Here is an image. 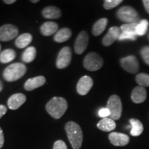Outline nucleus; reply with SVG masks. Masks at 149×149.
<instances>
[{"instance_id":"22","label":"nucleus","mask_w":149,"mask_h":149,"mask_svg":"<svg viewBox=\"0 0 149 149\" xmlns=\"http://www.w3.org/2000/svg\"><path fill=\"white\" fill-rule=\"evenodd\" d=\"M108 19L107 18H102L97 21L93 25L92 33L94 36H99L104 32V30L107 26L108 24Z\"/></svg>"},{"instance_id":"3","label":"nucleus","mask_w":149,"mask_h":149,"mask_svg":"<svg viewBox=\"0 0 149 149\" xmlns=\"http://www.w3.org/2000/svg\"><path fill=\"white\" fill-rule=\"evenodd\" d=\"M27 68L22 63H14L7 67L3 73V78L8 81H15L23 77L26 72Z\"/></svg>"},{"instance_id":"19","label":"nucleus","mask_w":149,"mask_h":149,"mask_svg":"<svg viewBox=\"0 0 149 149\" xmlns=\"http://www.w3.org/2000/svg\"><path fill=\"white\" fill-rule=\"evenodd\" d=\"M72 35L71 30L68 28H63L59 30L57 33H55V37H54V40L57 43H62L66 42L70 38Z\"/></svg>"},{"instance_id":"18","label":"nucleus","mask_w":149,"mask_h":149,"mask_svg":"<svg viewBox=\"0 0 149 149\" xmlns=\"http://www.w3.org/2000/svg\"><path fill=\"white\" fill-rule=\"evenodd\" d=\"M97 126L102 131L110 132L116 128V123L115 120H112L110 117H106L100 120L97 124Z\"/></svg>"},{"instance_id":"10","label":"nucleus","mask_w":149,"mask_h":149,"mask_svg":"<svg viewBox=\"0 0 149 149\" xmlns=\"http://www.w3.org/2000/svg\"><path fill=\"white\" fill-rule=\"evenodd\" d=\"M89 37L88 33L83 31L79 33L74 42V50L78 55H81L86 51L88 44Z\"/></svg>"},{"instance_id":"2","label":"nucleus","mask_w":149,"mask_h":149,"mask_svg":"<svg viewBox=\"0 0 149 149\" xmlns=\"http://www.w3.org/2000/svg\"><path fill=\"white\" fill-rule=\"evenodd\" d=\"M68 109V102L61 97H54L46 104L48 113L55 119H59L64 115Z\"/></svg>"},{"instance_id":"1","label":"nucleus","mask_w":149,"mask_h":149,"mask_svg":"<svg viewBox=\"0 0 149 149\" xmlns=\"http://www.w3.org/2000/svg\"><path fill=\"white\" fill-rule=\"evenodd\" d=\"M68 140L73 149H79L83 141V133L81 128L74 122H68L65 126Z\"/></svg>"},{"instance_id":"37","label":"nucleus","mask_w":149,"mask_h":149,"mask_svg":"<svg viewBox=\"0 0 149 149\" xmlns=\"http://www.w3.org/2000/svg\"><path fill=\"white\" fill-rule=\"evenodd\" d=\"M15 0H4L3 1V2L7 3V4H12V3H13L15 2Z\"/></svg>"},{"instance_id":"5","label":"nucleus","mask_w":149,"mask_h":149,"mask_svg":"<svg viewBox=\"0 0 149 149\" xmlns=\"http://www.w3.org/2000/svg\"><path fill=\"white\" fill-rule=\"evenodd\" d=\"M107 108L109 110L110 118L113 120H118L122 116V103L118 95H113L110 97L107 102Z\"/></svg>"},{"instance_id":"26","label":"nucleus","mask_w":149,"mask_h":149,"mask_svg":"<svg viewBox=\"0 0 149 149\" xmlns=\"http://www.w3.org/2000/svg\"><path fill=\"white\" fill-rule=\"evenodd\" d=\"M149 22L146 19H141L137 24L136 29V34L137 36H143L147 33Z\"/></svg>"},{"instance_id":"30","label":"nucleus","mask_w":149,"mask_h":149,"mask_svg":"<svg viewBox=\"0 0 149 149\" xmlns=\"http://www.w3.org/2000/svg\"><path fill=\"white\" fill-rule=\"evenodd\" d=\"M137 35L135 34V33H128V32H122L119 37L118 40L119 41H123L126 40H136L137 39Z\"/></svg>"},{"instance_id":"40","label":"nucleus","mask_w":149,"mask_h":149,"mask_svg":"<svg viewBox=\"0 0 149 149\" xmlns=\"http://www.w3.org/2000/svg\"><path fill=\"white\" fill-rule=\"evenodd\" d=\"M0 51H1V45H0Z\"/></svg>"},{"instance_id":"31","label":"nucleus","mask_w":149,"mask_h":149,"mask_svg":"<svg viewBox=\"0 0 149 149\" xmlns=\"http://www.w3.org/2000/svg\"><path fill=\"white\" fill-rule=\"evenodd\" d=\"M140 53L145 63L149 66V46H147L143 47L141 49Z\"/></svg>"},{"instance_id":"14","label":"nucleus","mask_w":149,"mask_h":149,"mask_svg":"<svg viewBox=\"0 0 149 149\" xmlns=\"http://www.w3.org/2000/svg\"><path fill=\"white\" fill-rule=\"evenodd\" d=\"M26 101V97L23 93H16L9 97L8 107L11 110H17Z\"/></svg>"},{"instance_id":"34","label":"nucleus","mask_w":149,"mask_h":149,"mask_svg":"<svg viewBox=\"0 0 149 149\" xmlns=\"http://www.w3.org/2000/svg\"><path fill=\"white\" fill-rule=\"evenodd\" d=\"M3 144H4V135L2 129L0 127V148H2Z\"/></svg>"},{"instance_id":"9","label":"nucleus","mask_w":149,"mask_h":149,"mask_svg":"<svg viewBox=\"0 0 149 149\" xmlns=\"http://www.w3.org/2000/svg\"><path fill=\"white\" fill-rule=\"evenodd\" d=\"M120 64L122 68L130 73H137L139 70V61L134 55H129L122 58Z\"/></svg>"},{"instance_id":"7","label":"nucleus","mask_w":149,"mask_h":149,"mask_svg":"<svg viewBox=\"0 0 149 149\" xmlns=\"http://www.w3.org/2000/svg\"><path fill=\"white\" fill-rule=\"evenodd\" d=\"M72 59V52L70 47L65 46L57 55L56 66L59 69H64L69 66Z\"/></svg>"},{"instance_id":"35","label":"nucleus","mask_w":149,"mask_h":149,"mask_svg":"<svg viewBox=\"0 0 149 149\" xmlns=\"http://www.w3.org/2000/svg\"><path fill=\"white\" fill-rule=\"evenodd\" d=\"M7 112V108L3 105H0V118H1Z\"/></svg>"},{"instance_id":"17","label":"nucleus","mask_w":149,"mask_h":149,"mask_svg":"<svg viewBox=\"0 0 149 149\" xmlns=\"http://www.w3.org/2000/svg\"><path fill=\"white\" fill-rule=\"evenodd\" d=\"M40 31L44 36H51L58 31V25L56 22H46L41 26Z\"/></svg>"},{"instance_id":"41","label":"nucleus","mask_w":149,"mask_h":149,"mask_svg":"<svg viewBox=\"0 0 149 149\" xmlns=\"http://www.w3.org/2000/svg\"></svg>"},{"instance_id":"27","label":"nucleus","mask_w":149,"mask_h":149,"mask_svg":"<svg viewBox=\"0 0 149 149\" xmlns=\"http://www.w3.org/2000/svg\"><path fill=\"white\" fill-rule=\"evenodd\" d=\"M136 82L141 86H149V74L146 73H139L136 75Z\"/></svg>"},{"instance_id":"28","label":"nucleus","mask_w":149,"mask_h":149,"mask_svg":"<svg viewBox=\"0 0 149 149\" xmlns=\"http://www.w3.org/2000/svg\"><path fill=\"white\" fill-rule=\"evenodd\" d=\"M137 24H138L136 23L123 24V25L121 26L120 30L122 32H128L136 34V29H137Z\"/></svg>"},{"instance_id":"16","label":"nucleus","mask_w":149,"mask_h":149,"mask_svg":"<svg viewBox=\"0 0 149 149\" xmlns=\"http://www.w3.org/2000/svg\"><path fill=\"white\" fill-rule=\"evenodd\" d=\"M146 90L144 87L139 86L135 87L132 91L131 100L135 104H140L144 102L146 99Z\"/></svg>"},{"instance_id":"38","label":"nucleus","mask_w":149,"mask_h":149,"mask_svg":"<svg viewBox=\"0 0 149 149\" xmlns=\"http://www.w3.org/2000/svg\"><path fill=\"white\" fill-rule=\"evenodd\" d=\"M2 89H3V84L1 81H0V92L2 91Z\"/></svg>"},{"instance_id":"36","label":"nucleus","mask_w":149,"mask_h":149,"mask_svg":"<svg viewBox=\"0 0 149 149\" xmlns=\"http://www.w3.org/2000/svg\"><path fill=\"white\" fill-rule=\"evenodd\" d=\"M143 4L144 6L145 10L149 14V0H144L143 1Z\"/></svg>"},{"instance_id":"21","label":"nucleus","mask_w":149,"mask_h":149,"mask_svg":"<svg viewBox=\"0 0 149 149\" xmlns=\"http://www.w3.org/2000/svg\"><path fill=\"white\" fill-rule=\"evenodd\" d=\"M42 15L47 19H58L61 15V12L57 7L48 6L43 10Z\"/></svg>"},{"instance_id":"8","label":"nucleus","mask_w":149,"mask_h":149,"mask_svg":"<svg viewBox=\"0 0 149 149\" xmlns=\"http://www.w3.org/2000/svg\"><path fill=\"white\" fill-rule=\"evenodd\" d=\"M19 30L13 24H5L0 27V41L8 42L17 36Z\"/></svg>"},{"instance_id":"25","label":"nucleus","mask_w":149,"mask_h":149,"mask_svg":"<svg viewBox=\"0 0 149 149\" xmlns=\"http://www.w3.org/2000/svg\"><path fill=\"white\" fill-rule=\"evenodd\" d=\"M16 57V53L13 49H6L0 53V62L2 64H7L10 62Z\"/></svg>"},{"instance_id":"29","label":"nucleus","mask_w":149,"mask_h":149,"mask_svg":"<svg viewBox=\"0 0 149 149\" xmlns=\"http://www.w3.org/2000/svg\"><path fill=\"white\" fill-rule=\"evenodd\" d=\"M122 1V0H105L104 2V7L106 10H111L120 5Z\"/></svg>"},{"instance_id":"24","label":"nucleus","mask_w":149,"mask_h":149,"mask_svg":"<svg viewBox=\"0 0 149 149\" xmlns=\"http://www.w3.org/2000/svg\"><path fill=\"white\" fill-rule=\"evenodd\" d=\"M37 55L36 48L34 46L28 47L22 56V59L25 63H31L34 60Z\"/></svg>"},{"instance_id":"39","label":"nucleus","mask_w":149,"mask_h":149,"mask_svg":"<svg viewBox=\"0 0 149 149\" xmlns=\"http://www.w3.org/2000/svg\"><path fill=\"white\" fill-rule=\"evenodd\" d=\"M31 2H32V3H37V2H39V0H34V1L32 0V1H31Z\"/></svg>"},{"instance_id":"13","label":"nucleus","mask_w":149,"mask_h":149,"mask_svg":"<svg viewBox=\"0 0 149 149\" xmlns=\"http://www.w3.org/2000/svg\"><path fill=\"white\" fill-rule=\"evenodd\" d=\"M121 33H122V31H121L120 28L117 26H113L110 28L107 35L102 39V44H103V45L105 46L111 45L117 40H118Z\"/></svg>"},{"instance_id":"20","label":"nucleus","mask_w":149,"mask_h":149,"mask_svg":"<svg viewBox=\"0 0 149 149\" xmlns=\"http://www.w3.org/2000/svg\"><path fill=\"white\" fill-rule=\"evenodd\" d=\"M130 124L131 126V129H130V135L134 137H137L139 136L144 131V126H143L142 123L138 120L136 119H130Z\"/></svg>"},{"instance_id":"12","label":"nucleus","mask_w":149,"mask_h":149,"mask_svg":"<svg viewBox=\"0 0 149 149\" xmlns=\"http://www.w3.org/2000/svg\"><path fill=\"white\" fill-rule=\"evenodd\" d=\"M109 139L111 144L115 146H124L130 141V137L127 135L117 132L110 133Z\"/></svg>"},{"instance_id":"32","label":"nucleus","mask_w":149,"mask_h":149,"mask_svg":"<svg viewBox=\"0 0 149 149\" xmlns=\"http://www.w3.org/2000/svg\"><path fill=\"white\" fill-rule=\"evenodd\" d=\"M53 149H68L66 143L62 140L56 141L54 144Z\"/></svg>"},{"instance_id":"15","label":"nucleus","mask_w":149,"mask_h":149,"mask_svg":"<svg viewBox=\"0 0 149 149\" xmlns=\"http://www.w3.org/2000/svg\"><path fill=\"white\" fill-rule=\"evenodd\" d=\"M46 78L44 76H37V77L29 79L24 84V88L28 91L35 90L37 88L42 86L46 83Z\"/></svg>"},{"instance_id":"11","label":"nucleus","mask_w":149,"mask_h":149,"mask_svg":"<svg viewBox=\"0 0 149 149\" xmlns=\"http://www.w3.org/2000/svg\"><path fill=\"white\" fill-rule=\"evenodd\" d=\"M93 81L89 76L85 75L81 77L77 84V91L81 95H86L92 88Z\"/></svg>"},{"instance_id":"23","label":"nucleus","mask_w":149,"mask_h":149,"mask_svg":"<svg viewBox=\"0 0 149 149\" xmlns=\"http://www.w3.org/2000/svg\"><path fill=\"white\" fill-rule=\"evenodd\" d=\"M33 40V36L30 33H24L20 35L15 40V45L19 48L27 47Z\"/></svg>"},{"instance_id":"6","label":"nucleus","mask_w":149,"mask_h":149,"mask_svg":"<svg viewBox=\"0 0 149 149\" xmlns=\"http://www.w3.org/2000/svg\"><path fill=\"white\" fill-rule=\"evenodd\" d=\"M84 66L89 71H96L102 68L104 64L102 57L99 54L91 52L84 59Z\"/></svg>"},{"instance_id":"33","label":"nucleus","mask_w":149,"mask_h":149,"mask_svg":"<svg viewBox=\"0 0 149 149\" xmlns=\"http://www.w3.org/2000/svg\"><path fill=\"white\" fill-rule=\"evenodd\" d=\"M98 115L100 117H102V118H106V117H110L111 113H110L109 110L108 109L107 107H106V108H102V109H100V111H98Z\"/></svg>"},{"instance_id":"4","label":"nucleus","mask_w":149,"mask_h":149,"mask_svg":"<svg viewBox=\"0 0 149 149\" xmlns=\"http://www.w3.org/2000/svg\"><path fill=\"white\" fill-rule=\"evenodd\" d=\"M117 17L120 21L126 24H138L140 22V17L137 12L133 7L122 6L117 10Z\"/></svg>"}]
</instances>
